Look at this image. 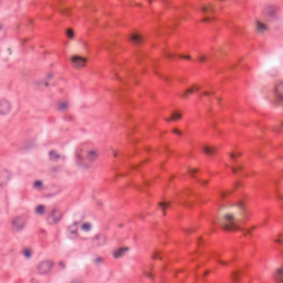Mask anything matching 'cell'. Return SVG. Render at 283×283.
<instances>
[{
    "instance_id": "6da1fadb",
    "label": "cell",
    "mask_w": 283,
    "mask_h": 283,
    "mask_svg": "<svg viewBox=\"0 0 283 283\" xmlns=\"http://www.w3.org/2000/svg\"><path fill=\"white\" fill-rule=\"evenodd\" d=\"M283 75L281 57L273 56L261 62L254 71L249 89L257 107L273 114L282 112Z\"/></svg>"
},
{
    "instance_id": "8fae6325",
    "label": "cell",
    "mask_w": 283,
    "mask_h": 283,
    "mask_svg": "<svg viewBox=\"0 0 283 283\" xmlns=\"http://www.w3.org/2000/svg\"><path fill=\"white\" fill-rule=\"evenodd\" d=\"M45 211V207L44 205H40L36 207L35 208V212L38 215H43Z\"/></svg>"
},
{
    "instance_id": "8992f818",
    "label": "cell",
    "mask_w": 283,
    "mask_h": 283,
    "mask_svg": "<svg viewBox=\"0 0 283 283\" xmlns=\"http://www.w3.org/2000/svg\"><path fill=\"white\" fill-rule=\"evenodd\" d=\"M60 187L55 184H50L45 186L43 190L44 195L51 196L58 194L60 191Z\"/></svg>"
},
{
    "instance_id": "3957f363",
    "label": "cell",
    "mask_w": 283,
    "mask_h": 283,
    "mask_svg": "<svg viewBox=\"0 0 283 283\" xmlns=\"http://www.w3.org/2000/svg\"><path fill=\"white\" fill-rule=\"evenodd\" d=\"M62 218V212L58 210L55 209L53 210L50 214L47 217V222L50 225H54L57 224Z\"/></svg>"
},
{
    "instance_id": "30bf717a",
    "label": "cell",
    "mask_w": 283,
    "mask_h": 283,
    "mask_svg": "<svg viewBox=\"0 0 283 283\" xmlns=\"http://www.w3.org/2000/svg\"><path fill=\"white\" fill-rule=\"evenodd\" d=\"M128 248L126 247H122L118 249L116 251H115L114 253V258H119L124 255V254L127 252Z\"/></svg>"
},
{
    "instance_id": "7a4b0ae2",
    "label": "cell",
    "mask_w": 283,
    "mask_h": 283,
    "mask_svg": "<svg viewBox=\"0 0 283 283\" xmlns=\"http://www.w3.org/2000/svg\"><path fill=\"white\" fill-rule=\"evenodd\" d=\"M54 266L53 261L45 260L42 261L37 266V270L38 273L40 275H46L50 273Z\"/></svg>"
},
{
    "instance_id": "5bb4252c",
    "label": "cell",
    "mask_w": 283,
    "mask_h": 283,
    "mask_svg": "<svg viewBox=\"0 0 283 283\" xmlns=\"http://www.w3.org/2000/svg\"><path fill=\"white\" fill-rule=\"evenodd\" d=\"M34 186L36 189H40L43 187L42 181L38 180V181H35L34 183Z\"/></svg>"
},
{
    "instance_id": "9c48e42d",
    "label": "cell",
    "mask_w": 283,
    "mask_h": 283,
    "mask_svg": "<svg viewBox=\"0 0 283 283\" xmlns=\"http://www.w3.org/2000/svg\"><path fill=\"white\" fill-rule=\"evenodd\" d=\"M106 237L104 234H98L95 236L92 240V244L95 247H99L104 245L106 242Z\"/></svg>"
},
{
    "instance_id": "ba28073f",
    "label": "cell",
    "mask_w": 283,
    "mask_h": 283,
    "mask_svg": "<svg viewBox=\"0 0 283 283\" xmlns=\"http://www.w3.org/2000/svg\"><path fill=\"white\" fill-rule=\"evenodd\" d=\"M11 178V174L8 170L0 171V186H3L7 183Z\"/></svg>"
},
{
    "instance_id": "7c38bea8",
    "label": "cell",
    "mask_w": 283,
    "mask_h": 283,
    "mask_svg": "<svg viewBox=\"0 0 283 283\" xmlns=\"http://www.w3.org/2000/svg\"><path fill=\"white\" fill-rule=\"evenodd\" d=\"M23 254L26 258H30L32 256V250L29 248H26L23 250Z\"/></svg>"
},
{
    "instance_id": "5b68a950",
    "label": "cell",
    "mask_w": 283,
    "mask_h": 283,
    "mask_svg": "<svg viewBox=\"0 0 283 283\" xmlns=\"http://www.w3.org/2000/svg\"><path fill=\"white\" fill-rule=\"evenodd\" d=\"M12 109V104L8 100L0 99V115L6 116L8 114Z\"/></svg>"
},
{
    "instance_id": "52a82bcc",
    "label": "cell",
    "mask_w": 283,
    "mask_h": 283,
    "mask_svg": "<svg viewBox=\"0 0 283 283\" xmlns=\"http://www.w3.org/2000/svg\"><path fill=\"white\" fill-rule=\"evenodd\" d=\"M79 235L78 225L76 223L70 225L67 230V236L70 239H77Z\"/></svg>"
},
{
    "instance_id": "277c9868",
    "label": "cell",
    "mask_w": 283,
    "mask_h": 283,
    "mask_svg": "<svg viewBox=\"0 0 283 283\" xmlns=\"http://www.w3.org/2000/svg\"><path fill=\"white\" fill-rule=\"evenodd\" d=\"M26 224V219L23 216H18L15 217L12 221V227L15 231H21Z\"/></svg>"
},
{
    "instance_id": "4fadbf2b",
    "label": "cell",
    "mask_w": 283,
    "mask_h": 283,
    "mask_svg": "<svg viewBox=\"0 0 283 283\" xmlns=\"http://www.w3.org/2000/svg\"><path fill=\"white\" fill-rule=\"evenodd\" d=\"M82 230L85 231H89L91 229V225L89 222H85L81 226Z\"/></svg>"
}]
</instances>
